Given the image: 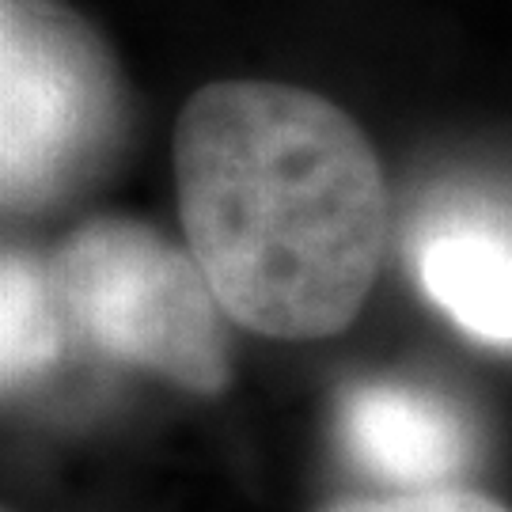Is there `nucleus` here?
<instances>
[{
  "mask_svg": "<svg viewBox=\"0 0 512 512\" xmlns=\"http://www.w3.org/2000/svg\"><path fill=\"white\" fill-rule=\"evenodd\" d=\"M319 512H509L497 501L475 494V490H452V486H433V490H403L387 497H346L330 501Z\"/></svg>",
  "mask_w": 512,
  "mask_h": 512,
  "instance_id": "7",
  "label": "nucleus"
},
{
  "mask_svg": "<svg viewBox=\"0 0 512 512\" xmlns=\"http://www.w3.org/2000/svg\"><path fill=\"white\" fill-rule=\"evenodd\" d=\"M73 338L57 308L46 262L8 251L0 270V372L4 391H23L69 353Z\"/></svg>",
  "mask_w": 512,
  "mask_h": 512,
  "instance_id": "6",
  "label": "nucleus"
},
{
  "mask_svg": "<svg viewBox=\"0 0 512 512\" xmlns=\"http://www.w3.org/2000/svg\"><path fill=\"white\" fill-rule=\"evenodd\" d=\"M107 46L61 0H0V198L35 217L103 175L122 137Z\"/></svg>",
  "mask_w": 512,
  "mask_h": 512,
  "instance_id": "3",
  "label": "nucleus"
},
{
  "mask_svg": "<svg viewBox=\"0 0 512 512\" xmlns=\"http://www.w3.org/2000/svg\"><path fill=\"white\" fill-rule=\"evenodd\" d=\"M414 274L429 304L482 346L512 349V205L452 198L414 232Z\"/></svg>",
  "mask_w": 512,
  "mask_h": 512,
  "instance_id": "4",
  "label": "nucleus"
},
{
  "mask_svg": "<svg viewBox=\"0 0 512 512\" xmlns=\"http://www.w3.org/2000/svg\"><path fill=\"white\" fill-rule=\"evenodd\" d=\"M175 202L228 319L319 342L357 319L380 274L387 183L368 133L327 95L217 80L175 122Z\"/></svg>",
  "mask_w": 512,
  "mask_h": 512,
  "instance_id": "1",
  "label": "nucleus"
},
{
  "mask_svg": "<svg viewBox=\"0 0 512 512\" xmlns=\"http://www.w3.org/2000/svg\"><path fill=\"white\" fill-rule=\"evenodd\" d=\"M42 262L73 346L194 395L232 380L228 311L198 258L152 224L95 217Z\"/></svg>",
  "mask_w": 512,
  "mask_h": 512,
  "instance_id": "2",
  "label": "nucleus"
},
{
  "mask_svg": "<svg viewBox=\"0 0 512 512\" xmlns=\"http://www.w3.org/2000/svg\"><path fill=\"white\" fill-rule=\"evenodd\" d=\"M342 440L357 467L406 490H433L471 459V425L463 410L403 380H361L349 387Z\"/></svg>",
  "mask_w": 512,
  "mask_h": 512,
  "instance_id": "5",
  "label": "nucleus"
}]
</instances>
